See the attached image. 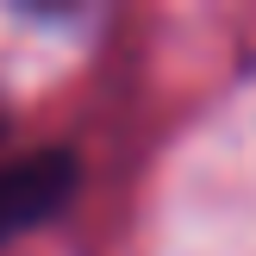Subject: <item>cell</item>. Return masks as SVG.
Segmentation results:
<instances>
[{
	"label": "cell",
	"instance_id": "obj_1",
	"mask_svg": "<svg viewBox=\"0 0 256 256\" xmlns=\"http://www.w3.org/2000/svg\"><path fill=\"white\" fill-rule=\"evenodd\" d=\"M75 188H82V162H75L69 144H44V150L0 162V244L56 219L75 200Z\"/></svg>",
	"mask_w": 256,
	"mask_h": 256
},
{
	"label": "cell",
	"instance_id": "obj_2",
	"mask_svg": "<svg viewBox=\"0 0 256 256\" xmlns=\"http://www.w3.org/2000/svg\"><path fill=\"white\" fill-rule=\"evenodd\" d=\"M0 132H6V119H0Z\"/></svg>",
	"mask_w": 256,
	"mask_h": 256
}]
</instances>
